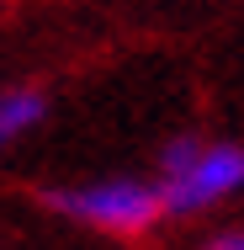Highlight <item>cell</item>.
Returning a JSON list of instances; mask_svg holds the SVG:
<instances>
[{
  "label": "cell",
  "mask_w": 244,
  "mask_h": 250,
  "mask_svg": "<svg viewBox=\"0 0 244 250\" xmlns=\"http://www.w3.org/2000/svg\"><path fill=\"white\" fill-rule=\"evenodd\" d=\"M207 250H244V234H218Z\"/></svg>",
  "instance_id": "5b68a950"
},
{
  "label": "cell",
  "mask_w": 244,
  "mask_h": 250,
  "mask_svg": "<svg viewBox=\"0 0 244 250\" xmlns=\"http://www.w3.org/2000/svg\"><path fill=\"white\" fill-rule=\"evenodd\" d=\"M43 112H48V96L43 91H27V85L0 91V149H11L21 133H32L43 123Z\"/></svg>",
  "instance_id": "3957f363"
},
{
  "label": "cell",
  "mask_w": 244,
  "mask_h": 250,
  "mask_svg": "<svg viewBox=\"0 0 244 250\" xmlns=\"http://www.w3.org/2000/svg\"><path fill=\"white\" fill-rule=\"evenodd\" d=\"M202 149H207V144H202L196 133H175V139H165V149H159V170H165V181L181 176V170H191Z\"/></svg>",
  "instance_id": "277c9868"
},
{
  "label": "cell",
  "mask_w": 244,
  "mask_h": 250,
  "mask_svg": "<svg viewBox=\"0 0 244 250\" xmlns=\"http://www.w3.org/2000/svg\"><path fill=\"white\" fill-rule=\"evenodd\" d=\"M239 187H244V149L239 144H207L191 170L159 181V197H165V213H202L212 202L234 197Z\"/></svg>",
  "instance_id": "7a4b0ae2"
},
{
  "label": "cell",
  "mask_w": 244,
  "mask_h": 250,
  "mask_svg": "<svg viewBox=\"0 0 244 250\" xmlns=\"http://www.w3.org/2000/svg\"><path fill=\"white\" fill-rule=\"evenodd\" d=\"M43 202H48L53 213H69V218H80L91 229H106V234H122V240L149 234L159 224V213H165L159 187L128 181V176L122 181H91V187H58Z\"/></svg>",
  "instance_id": "6da1fadb"
}]
</instances>
